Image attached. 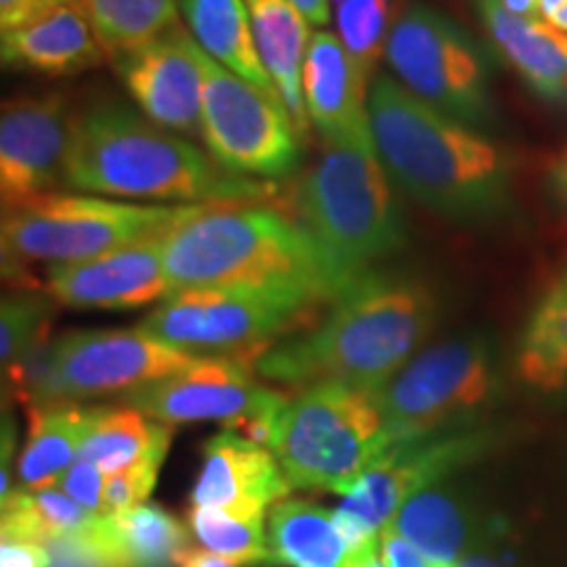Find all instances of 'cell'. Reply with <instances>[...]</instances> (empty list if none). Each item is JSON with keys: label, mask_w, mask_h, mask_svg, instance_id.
Listing matches in <instances>:
<instances>
[{"label": "cell", "mask_w": 567, "mask_h": 567, "mask_svg": "<svg viewBox=\"0 0 567 567\" xmlns=\"http://www.w3.org/2000/svg\"><path fill=\"white\" fill-rule=\"evenodd\" d=\"M368 113L386 174L425 208L455 221H488L509 208L515 158L499 142L423 103L394 76L371 82Z\"/></svg>", "instance_id": "1"}, {"label": "cell", "mask_w": 567, "mask_h": 567, "mask_svg": "<svg viewBox=\"0 0 567 567\" xmlns=\"http://www.w3.org/2000/svg\"><path fill=\"white\" fill-rule=\"evenodd\" d=\"M331 302L316 329L260 352L264 379L375 389L413 358L436 321L434 295L410 276L368 271Z\"/></svg>", "instance_id": "2"}, {"label": "cell", "mask_w": 567, "mask_h": 567, "mask_svg": "<svg viewBox=\"0 0 567 567\" xmlns=\"http://www.w3.org/2000/svg\"><path fill=\"white\" fill-rule=\"evenodd\" d=\"M63 184L90 195L179 205L260 200L266 187L226 172L172 130L124 105H95L74 122Z\"/></svg>", "instance_id": "3"}, {"label": "cell", "mask_w": 567, "mask_h": 567, "mask_svg": "<svg viewBox=\"0 0 567 567\" xmlns=\"http://www.w3.org/2000/svg\"><path fill=\"white\" fill-rule=\"evenodd\" d=\"M174 292L197 287H281L337 300L339 287L313 239L297 221L266 208L205 205L163 237Z\"/></svg>", "instance_id": "4"}, {"label": "cell", "mask_w": 567, "mask_h": 567, "mask_svg": "<svg viewBox=\"0 0 567 567\" xmlns=\"http://www.w3.org/2000/svg\"><path fill=\"white\" fill-rule=\"evenodd\" d=\"M323 142L318 161L297 184L295 213L344 292L375 260L405 245V224L379 155Z\"/></svg>", "instance_id": "5"}, {"label": "cell", "mask_w": 567, "mask_h": 567, "mask_svg": "<svg viewBox=\"0 0 567 567\" xmlns=\"http://www.w3.org/2000/svg\"><path fill=\"white\" fill-rule=\"evenodd\" d=\"M268 446L292 488L347 494L389 450L371 389L313 384L287 396Z\"/></svg>", "instance_id": "6"}, {"label": "cell", "mask_w": 567, "mask_h": 567, "mask_svg": "<svg viewBox=\"0 0 567 567\" xmlns=\"http://www.w3.org/2000/svg\"><path fill=\"white\" fill-rule=\"evenodd\" d=\"M213 205V203H210ZM205 205H140L97 195L42 193L3 210L6 264H76L166 237Z\"/></svg>", "instance_id": "7"}, {"label": "cell", "mask_w": 567, "mask_h": 567, "mask_svg": "<svg viewBox=\"0 0 567 567\" xmlns=\"http://www.w3.org/2000/svg\"><path fill=\"white\" fill-rule=\"evenodd\" d=\"M200 354L184 352L137 329L69 331L48 347L6 368L21 402L32 408L63 405L97 394H124L189 368Z\"/></svg>", "instance_id": "8"}, {"label": "cell", "mask_w": 567, "mask_h": 567, "mask_svg": "<svg viewBox=\"0 0 567 567\" xmlns=\"http://www.w3.org/2000/svg\"><path fill=\"white\" fill-rule=\"evenodd\" d=\"M496 392L499 368L492 339L467 334L413 354L392 379L371 389V396L392 446L471 429Z\"/></svg>", "instance_id": "9"}, {"label": "cell", "mask_w": 567, "mask_h": 567, "mask_svg": "<svg viewBox=\"0 0 567 567\" xmlns=\"http://www.w3.org/2000/svg\"><path fill=\"white\" fill-rule=\"evenodd\" d=\"M321 300L281 287H197L166 297L142 331L200 358H231L234 352H266L268 342L287 334Z\"/></svg>", "instance_id": "10"}, {"label": "cell", "mask_w": 567, "mask_h": 567, "mask_svg": "<svg viewBox=\"0 0 567 567\" xmlns=\"http://www.w3.org/2000/svg\"><path fill=\"white\" fill-rule=\"evenodd\" d=\"M384 59L402 87L471 126L494 118L492 76L463 27L425 3H410L389 30Z\"/></svg>", "instance_id": "11"}, {"label": "cell", "mask_w": 567, "mask_h": 567, "mask_svg": "<svg viewBox=\"0 0 567 567\" xmlns=\"http://www.w3.org/2000/svg\"><path fill=\"white\" fill-rule=\"evenodd\" d=\"M203 142L226 172L281 179L300 166V137L281 95L255 87L205 53Z\"/></svg>", "instance_id": "12"}, {"label": "cell", "mask_w": 567, "mask_h": 567, "mask_svg": "<svg viewBox=\"0 0 567 567\" xmlns=\"http://www.w3.org/2000/svg\"><path fill=\"white\" fill-rule=\"evenodd\" d=\"M494 442V431L471 425L389 446L344 494L342 507L334 509L347 547L352 551L381 538V530L392 526L410 496L442 484L450 473L484 457Z\"/></svg>", "instance_id": "13"}, {"label": "cell", "mask_w": 567, "mask_h": 567, "mask_svg": "<svg viewBox=\"0 0 567 567\" xmlns=\"http://www.w3.org/2000/svg\"><path fill=\"white\" fill-rule=\"evenodd\" d=\"M122 402L153 421L168 425L216 421L239 429L252 442L268 444L287 394L258 384L243 360L197 358L179 373L130 389Z\"/></svg>", "instance_id": "14"}, {"label": "cell", "mask_w": 567, "mask_h": 567, "mask_svg": "<svg viewBox=\"0 0 567 567\" xmlns=\"http://www.w3.org/2000/svg\"><path fill=\"white\" fill-rule=\"evenodd\" d=\"M74 134L61 95L21 97L3 105L0 118V197L3 210L63 184Z\"/></svg>", "instance_id": "15"}, {"label": "cell", "mask_w": 567, "mask_h": 567, "mask_svg": "<svg viewBox=\"0 0 567 567\" xmlns=\"http://www.w3.org/2000/svg\"><path fill=\"white\" fill-rule=\"evenodd\" d=\"M118 71L147 118L187 137L203 134L205 51L193 34L174 27L158 40L124 53Z\"/></svg>", "instance_id": "16"}, {"label": "cell", "mask_w": 567, "mask_h": 567, "mask_svg": "<svg viewBox=\"0 0 567 567\" xmlns=\"http://www.w3.org/2000/svg\"><path fill=\"white\" fill-rule=\"evenodd\" d=\"M51 300L69 308L132 310L174 295L163 264V237L45 271Z\"/></svg>", "instance_id": "17"}, {"label": "cell", "mask_w": 567, "mask_h": 567, "mask_svg": "<svg viewBox=\"0 0 567 567\" xmlns=\"http://www.w3.org/2000/svg\"><path fill=\"white\" fill-rule=\"evenodd\" d=\"M368 90V76L347 53L339 34L313 32L302 66V95L310 122L323 140L375 153Z\"/></svg>", "instance_id": "18"}, {"label": "cell", "mask_w": 567, "mask_h": 567, "mask_svg": "<svg viewBox=\"0 0 567 567\" xmlns=\"http://www.w3.org/2000/svg\"><path fill=\"white\" fill-rule=\"evenodd\" d=\"M279 460L260 442L221 431L203 446V471L193 488V507H221L239 517H264L289 494Z\"/></svg>", "instance_id": "19"}, {"label": "cell", "mask_w": 567, "mask_h": 567, "mask_svg": "<svg viewBox=\"0 0 567 567\" xmlns=\"http://www.w3.org/2000/svg\"><path fill=\"white\" fill-rule=\"evenodd\" d=\"M0 55L11 69L66 76L97 66L103 61V42L82 0H63L30 24L3 32Z\"/></svg>", "instance_id": "20"}, {"label": "cell", "mask_w": 567, "mask_h": 567, "mask_svg": "<svg viewBox=\"0 0 567 567\" xmlns=\"http://www.w3.org/2000/svg\"><path fill=\"white\" fill-rule=\"evenodd\" d=\"M488 38L534 95L549 103H567V38L544 21L515 17L496 0H478Z\"/></svg>", "instance_id": "21"}, {"label": "cell", "mask_w": 567, "mask_h": 567, "mask_svg": "<svg viewBox=\"0 0 567 567\" xmlns=\"http://www.w3.org/2000/svg\"><path fill=\"white\" fill-rule=\"evenodd\" d=\"M87 536L105 567H176V557L189 544L187 528L155 505L101 513Z\"/></svg>", "instance_id": "22"}, {"label": "cell", "mask_w": 567, "mask_h": 567, "mask_svg": "<svg viewBox=\"0 0 567 567\" xmlns=\"http://www.w3.org/2000/svg\"><path fill=\"white\" fill-rule=\"evenodd\" d=\"M245 3L250 11L260 59H264L284 105L292 113L297 132L305 134L310 126V116L302 95V66L310 38H313L308 30L310 21L302 17L292 0H245Z\"/></svg>", "instance_id": "23"}, {"label": "cell", "mask_w": 567, "mask_h": 567, "mask_svg": "<svg viewBox=\"0 0 567 567\" xmlns=\"http://www.w3.org/2000/svg\"><path fill=\"white\" fill-rule=\"evenodd\" d=\"M179 6L197 45L213 61H218L224 69L243 76L255 87L279 95L258 53L245 0H179Z\"/></svg>", "instance_id": "24"}, {"label": "cell", "mask_w": 567, "mask_h": 567, "mask_svg": "<svg viewBox=\"0 0 567 567\" xmlns=\"http://www.w3.org/2000/svg\"><path fill=\"white\" fill-rule=\"evenodd\" d=\"M103 408L45 405L30 410V442L19 460V484L27 492L59 486L63 473L80 457L84 439Z\"/></svg>", "instance_id": "25"}, {"label": "cell", "mask_w": 567, "mask_h": 567, "mask_svg": "<svg viewBox=\"0 0 567 567\" xmlns=\"http://www.w3.org/2000/svg\"><path fill=\"white\" fill-rule=\"evenodd\" d=\"M274 567H342L350 557L337 513L302 499H281L268 513Z\"/></svg>", "instance_id": "26"}, {"label": "cell", "mask_w": 567, "mask_h": 567, "mask_svg": "<svg viewBox=\"0 0 567 567\" xmlns=\"http://www.w3.org/2000/svg\"><path fill=\"white\" fill-rule=\"evenodd\" d=\"M389 528L439 567H455L471 555L467 547L473 542V517L457 494L439 484L410 496Z\"/></svg>", "instance_id": "27"}, {"label": "cell", "mask_w": 567, "mask_h": 567, "mask_svg": "<svg viewBox=\"0 0 567 567\" xmlns=\"http://www.w3.org/2000/svg\"><path fill=\"white\" fill-rule=\"evenodd\" d=\"M515 365L530 389H567V271L536 302L517 344Z\"/></svg>", "instance_id": "28"}, {"label": "cell", "mask_w": 567, "mask_h": 567, "mask_svg": "<svg viewBox=\"0 0 567 567\" xmlns=\"http://www.w3.org/2000/svg\"><path fill=\"white\" fill-rule=\"evenodd\" d=\"M168 444H172L168 423L153 421V417L147 421L145 413L130 405L103 408L90 436L84 439L80 457L95 463L109 476V473L126 471L147 460L163 463Z\"/></svg>", "instance_id": "29"}, {"label": "cell", "mask_w": 567, "mask_h": 567, "mask_svg": "<svg viewBox=\"0 0 567 567\" xmlns=\"http://www.w3.org/2000/svg\"><path fill=\"white\" fill-rule=\"evenodd\" d=\"M0 513H3L0 534L32 538V542L48 544V547L61 538L87 530L101 515L71 499L59 486L38 488V492H27V488L24 492H11L3 499Z\"/></svg>", "instance_id": "30"}, {"label": "cell", "mask_w": 567, "mask_h": 567, "mask_svg": "<svg viewBox=\"0 0 567 567\" xmlns=\"http://www.w3.org/2000/svg\"><path fill=\"white\" fill-rule=\"evenodd\" d=\"M109 51L132 53L176 24V0H82Z\"/></svg>", "instance_id": "31"}, {"label": "cell", "mask_w": 567, "mask_h": 567, "mask_svg": "<svg viewBox=\"0 0 567 567\" xmlns=\"http://www.w3.org/2000/svg\"><path fill=\"white\" fill-rule=\"evenodd\" d=\"M189 534L203 549L229 559L231 565L274 567L264 517H239L221 507H193L187 515Z\"/></svg>", "instance_id": "32"}, {"label": "cell", "mask_w": 567, "mask_h": 567, "mask_svg": "<svg viewBox=\"0 0 567 567\" xmlns=\"http://www.w3.org/2000/svg\"><path fill=\"white\" fill-rule=\"evenodd\" d=\"M334 21L347 53L365 76H371L394 24L389 19V0H337Z\"/></svg>", "instance_id": "33"}, {"label": "cell", "mask_w": 567, "mask_h": 567, "mask_svg": "<svg viewBox=\"0 0 567 567\" xmlns=\"http://www.w3.org/2000/svg\"><path fill=\"white\" fill-rule=\"evenodd\" d=\"M51 318V302L40 295H6L0 308V360L3 368L40 347Z\"/></svg>", "instance_id": "34"}, {"label": "cell", "mask_w": 567, "mask_h": 567, "mask_svg": "<svg viewBox=\"0 0 567 567\" xmlns=\"http://www.w3.org/2000/svg\"><path fill=\"white\" fill-rule=\"evenodd\" d=\"M161 460H147V463L132 465L126 471L109 473L103 486V507L101 513H122V509L137 507L147 499L158 478Z\"/></svg>", "instance_id": "35"}, {"label": "cell", "mask_w": 567, "mask_h": 567, "mask_svg": "<svg viewBox=\"0 0 567 567\" xmlns=\"http://www.w3.org/2000/svg\"><path fill=\"white\" fill-rule=\"evenodd\" d=\"M103 486L105 473L95 463L82 457H76L59 481L61 492H66L71 499H76L87 509H95V513H101L103 507Z\"/></svg>", "instance_id": "36"}, {"label": "cell", "mask_w": 567, "mask_h": 567, "mask_svg": "<svg viewBox=\"0 0 567 567\" xmlns=\"http://www.w3.org/2000/svg\"><path fill=\"white\" fill-rule=\"evenodd\" d=\"M53 555L48 544L21 536H3L0 542V567H51Z\"/></svg>", "instance_id": "37"}, {"label": "cell", "mask_w": 567, "mask_h": 567, "mask_svg": "<svg viewBox=\"0 0 567 567\" xmlns=\"http://www.w3.org/2000/svg\"><path fill=\"white\" fill-rule=\"evenodd\" d=\"M381 555H384L386 567H439L423 557L413 544L405 542L394 528L381 530Z\"/></svg>", "instance_id": "38"}, {"label": "cell", "mask_w": 567, "mask_h": 567, "mask_svg": "<svg viewBox=\"0 0 567 567\" xmlns=\"http://www.w3.org/2000/svg\"><path fill=\"white\" fill-rule=\"evenodd\" d=\"M59 3L63 0H0V30L11 32L17 27L30 24L32 19L42 17Z\"/></svg>", "instance_id": "39"}, {"label": "cell", "mask_w": 567, "mask_h": 567, "mask_svg": "<svg viewBox=\"0 0 567 567\" xmlns=\"http://www.w3.org/2000/svg\"><path fill=\"white\" fill-rule=\"evenodd\" d=\"M549 187L559 205V210L567 216V142H565L563 151L555 155V161H551V166H549Z\"/></svg>", "instance_id": "40"}, {"label": "cell", "mask_w": 567, "mask_h": 567, "mask_svg": "<svg viewBox=\"0 0 567 567\" xmlns=\"http://www.w3.org/2000/svg\"><path fill=\"white\" fill-rule=\"evenodd\" d=\"M176 567H237L231 565L229 559L213 555V551L203 549V547H184L176 557Z\"/></svg>", "instance_id": "41"}, {"label": "cell", "mask_w": 567, "mask_h": 567, "mask_svg": "<svg viewBox=\"0 0 567 567\" xmlns=\"http://www.w3.org/2000/svg\"><path fill=\"white\" fill-rule=\"evenodd\" d=\"M342 567H386L384 555H381V538H375V542H368V544H363V547L352 549Z\"/></svg>", "instance_id": "42"}, {"label": "cell", "mask_w": 567, "mask_h": 567, "mask_svg": "<svg viewBox=\"0 0 567 567\" xmlns=\"http://www.w3.org/2000/svg\"><path fill=\"white\" fill-rule=\"evenodd\" d=\"M302 17L316 27H326L331 21V0H292Z\"/></svg>", "instance_id": "43"}, {"label": "cell", "mask_w": 567, "mask_h": 567, "mask_svg": "<svg viewBox=\"0 0 567 567\" xmlns=\"http://www.w3.org/2000/svg\"><path fill=\"white\" fill-rule=\"evenodd\" d=\"M502 9H507L515 17H526V19H536L538 21V3L542 0H496Z\"/></svg>", "instance_id": "44"}, {"label": "cell", "mask_w": 567, "mask_h": 567, "mask_svg": "<svg viewBox=\"0 0 567 567\" xmlns=\"http://www.w3.org/2000/svg\"><path fill=\"white\" fill-rule=\"evenodd\" d=\"M455 567H499L496 563H492V559L486 557H476V555H467L460 559V563Z\"/></svg>", "instance_id": "45"}]
</instances>
